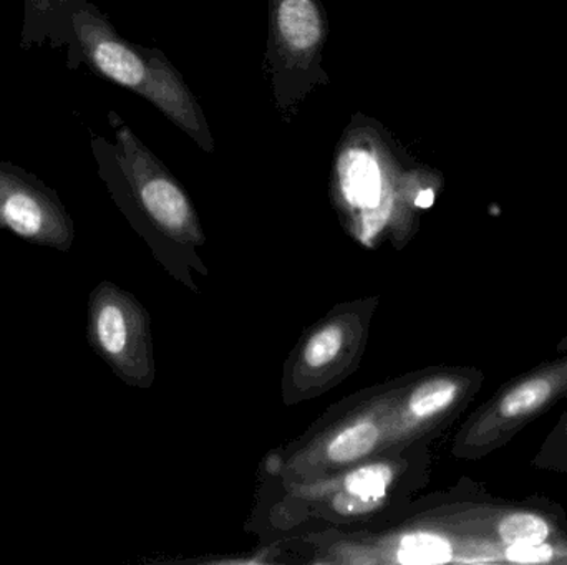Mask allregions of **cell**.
<instances>
[{"instance_id": "7c38bea8", "label": "cell", "mask_w": 567, "mask_h": 565, "mask_svg": "<svg viewBox=\"0 0 567 565\" xmlns=\"http://www.w3.org/2000/svg\"><path fill=\"white\" fill-rule=\"evenodd\" d=\"M342 344V331L337 325H330V327L322 328L310 338L306 352H303V360L312 368L326 367L330 362L336 360Z\"/></svg>"}, {"instance_id": "30bf717a", "label": "cell", "mask_w": 567, "mask_h": 565, "mask_svg": "<svg viewBox=\"0 0 567 565\" xmlns=\"http://www.w3.org/2000/svg\"><path fill=\"white\" fill-rule=\"evenodd\" d=\"M399 561L403 564H443L452 561V547L443 537L413 534L400 544Z\"/></svg>"}, {"instance_id": "5b68a950", "label": "cell", "mask_w": 567, "mask_h": 565, "mask_svg": "<svg viewBox=\"0 0 567 565\" xmlns=\"http://www.w3.org/2000/svg\"><path fill=\"white\" fill-rule=\"evenodd\" d=\"M90 338L116 368L132 370L138 334L128 302L112 289H99L90 302Z\"/></svg>"}, {"instance_id": "4fadbf2b", "label": "cell", "mask_w": 567, "mask_h": 565, "mask_svg": "<svg viewBox=\"0 0 567 565\" xmlns=\"http://www.w3.org/2000/svg\"><path fill=\"white\" fill-rule=\"evenodd\" d=\"M506 559L518 564H543L549 563L555 557V551L548 544H538V546H529V544H515V546H506Z\"/></svg>"}, {"instance_id": "3957f363", "label": "cell", "mask_w": 567, "mask_h": 565, "mask_svg": "<svg viewBox=\"0 0 567 565\" xmlns=\"http://www.w3.org/2000/svg\"><path fill=\"white\" fill-rule=\"evenodd\" d=\"M0 229L59 249H69L73 238L72 221L55 191L6 161H0Z\"/></svg>"}, {"instance_id": "6da1fadb", "label": "cell", "mask_w": 567, "mask_h": 565, "mask_svg": "<svg viewBox=\"0 0 567 565\" xmlns=\"http://www.w3.org/2000/svg\"><path fill=\"white\" fill-rule=\"evenodd\" d=\"M72 23L82 63L103 79L148 100L203 151L215 153L205 112L162 50L123 39L89 0H79Z\"/></svg>"}, {"instance_id": "8fae6325", "label": "cell", "mask_w": 567, "mask_h": 565, "mask_svg": "<svg viewBox=\"0 0 567 565\" xmlns=\"http://www.w3.org/2000/svg\"><path fill=\"white\" fill-rule=\"evenodd\" d=\"M392 481V470L386 464H370L347 477L346 493L360 500L375 503L382 500Z\"/></svg>"}, {"instance_id": "ba28073f", "label": "cell", "mask_w": 567, "mask_h": 565, "mask_svg": "<svg viewBox=\"0 0 567 565\" xmlns=\"http://www.w3.org/2000/svg\"><path fill=\"white\" fill-rule=\"evenodd\" d=\"M380 438V430L372 421H357L346 430L340 431L329 447L327 457L333 463H352L360 460L375 448Z\"/></svg>"}, {"instance_id": "9c48e42d", "label": "cell", "mask_w": 567, "mask_h": 565, "mask_svg": "<svg viewBox=\"0 0 567 565\" xmlns=\"http://www.w3.org/2000/svg\"><path fill=\"white\" fill-rule=\"evenodd\" d=\"M499 540L505 546L515 544H538L548 543L551 536V526L545 517L533 513H515L503 517L498 526Z\"/></svg>"}, {"instance_id": "277c9868", "label": "cell", "mask_w": 567, "mask_h": 565, "mask_svg": "<svg viewBox=\"0 0 567 565\" xmlns=\"http://www.w3.org/2000/svg\"><path fill=\"white\" fill-rule=\"evenodd\" d=\"M567 395V360L553 367L533 372L529 377L515 381L486 405L478 418L476 433L488 444L505 441L523 425L543 414L556 400Z\"/></svg>"}, {"instance_id": "52a82bcc", "label": "cell", "mask_w": 567, "mask_h": 565, "mask_svg": "<svg viewBox=\"0 0 567 565\" xmlns=\"http://www.w3.org/2000/svg\"><path fill=\"white\" fill-rule=\"evenodd\" d=\"M460 388L455 378L442 377L423 381L409 400V411L419 420H433L449 411L458 400Z\"/></svg>"}, {"instance_id": "8992f818", "label": "cell", "mask_w": 567, "mask_h": 565, "mask_svg": "<svg viewBox=\"0 0 567 565\" xmlns=\"http://www.w3.org/2000/svg\"><path fill=\"white\" fill-rule=\"evenodd\" d=\"M79 0H23L20 49L50 45L66 50V63L76 69L82 63L73 33V13Z\"/></svg>"}, {"instance_id": "7a4b0ae2", "label": "cell", "mask_w": 567, "mask_h": 565, "mask_svg": "<svg viewBox=\"0 0 567 565\" xmlns=\"http://www.w3.org/2000/svg\"><path fill=\"white\" fill-rule=\"evenodd\" d=\"M327 39L329 17L320 0H269L266 70L279 112H296L317 86L329 85Z\"/></svg>"}]
</instances>
